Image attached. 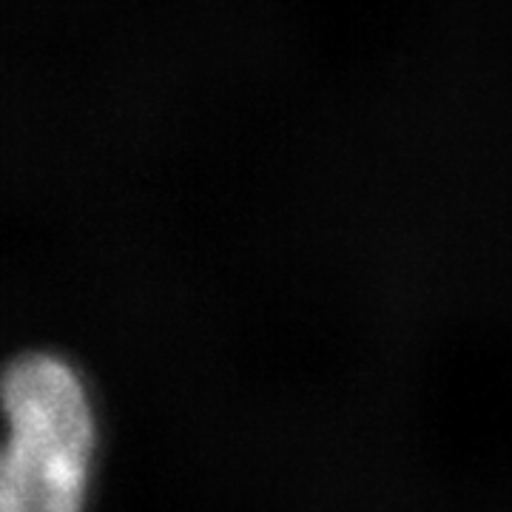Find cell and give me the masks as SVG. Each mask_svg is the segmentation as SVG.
Instances as JSON below:
<instances>
[{
	"label": "cell",
	"mask_w": 512,
	"mask_h": 512,
	"mask_svg": "<svg viewBox=\"0 0 512 512\" xmlns=\"http://www.w3.org/2000/svg\"><path fill=\"white\" fill-rule=\"evenodd\" d=\"M0 512H83L94 413L80 376L49 353L20 356L0 376Z\"/></svg>",
	"instance_id": "6da1fadb"
}]
</instances>
